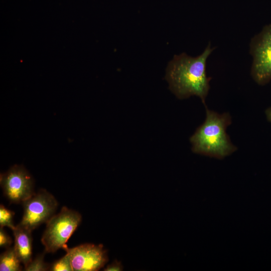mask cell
<instances>
[{
    "instance_id": "6da1fadb",
    "label": "cell",
    "mask_w": 271,
    "mask_h": 271,
    "mask_svg": "<svg viewBox=\"0 0 271 271\" xmlns=\"http://www.w3.org/2000/svg\"><path fill=\"white\" fill-rule=\"evenodd\" d=\"M214 49L209 42L203 53L196 57L182 53L175 55L169 62L165 79L177 98L183 99L195 95L205 105L210 80L206 74V61Z\"/></svg>"
},
{
    "instance_id": "7a4b0ae2",
    "label": "cell",
    "mask_w": 271,
    "mask_h": 271,
    "mask_svg": "<svg viewBox=\"0 0 271 271\" xmlns=\"http://www.w3.org/2000/svg\"><path fill=\"white\" fill-rule=\"evenodd\" d=\"M205 107V120L190 139L192 150L196 154L222 159L237 150L226 132L231 123V116L228 112L219 114Z\"/></svg>"
},
{
    "instance_id": "3957f363",
    "label": "cell",
    "mask_w": 271,
    "mask_h": 271,
    "mask_svg": "<svg viewBox=\"0 0 271 271\" xmlns=\"http://www.w3.org/2000/svg\"><path fill=\"white\" fill-rule=\"evenodd\" d=\"M82 220L81 214L66 206L54 215L46 223L41 238L45 253H54L59 249H65L66 244Z\"/></svg>"
},
{
    "instance_id": "277c9868",
    "label": "cell",
    "mask_w": 271,
    "mask_h": 271,
    "mask_svg": "<svg viewBox=\"0 0 271 271\" xmlns=\"http://www.w3.org/2000/svg\"><path fill=\"white\" fill-rule=\"evenodd\" d=\"M249 53L252 57L251 77L258 85H265L271 80V24L251 38Z\"/></svg>"
},
{
    "instance_id": "5b68a950",
    "label": "cell",
    "mask_w": 271,
    "mask_h": 271,
    "mask_svg": "<svg viewBox=\"0 0 271 271\" xmlns=\"http://www.w3.org/2000/svg\"><path fill=\"white\" fill-rule=\"evenodd\" d=\"M22 204L24 213L19 224L32 231L55 215L58 203L52 194L41 189Z\"/></svg>"
},
{
    "instance_id": "8992f818",
    "label": "cell",
    "mask_w": 271,
    "mask_h": 271,
    "mask_svg": "<svg viewBox=\"0 0 271 271\" xmlns=\"http://www.w3.org/2000/svg\"><path fill=\"white\" fill-rule=\"evenodd\" d=\"M0 183L5 196L12 203L22 204L35 193L33 178L22 165H15L1 174Z\"/></svg>"
},
{
    "instance_id": "52a82bcc",
    "label": "cell",
    "mask_w": 271,
    "mask_h": 271,
    "mask_svg": "<svg viewBox=\"0 0 271 271\" xmlns=\"http://www.w3.org/2000/svg\"><path fill=\"white\" fill-rule=\"evenodd\" d=\"M69 258L73 271H97L108 260L107 250L103 244L86 243L64 249Z\"/></svg>"
},
{
    "instance_id": "ba28073f",
    "label": "cell",
    "mask_w": 271,
    "mask_h": 271,
    "mask_svg": "<svg viewBox=\"0 0 271 271\" xmlns=\"http://www.w3.org/2000/svg\"><path fill=\"white\" fill-rule=\"evenodd\" d=\"M13 231L15 237L14 247L21 263L25 267L33 259L32 231L19 224Z\"/></svg>"
},
{
    "instance_id": "9c48e42d",
    "label": "cell",
    "mask_w": 271,
    "mask_h": 271,
    "mask_svg": "<svg viewBox=\"0 0 271 271\" xmlns=\"http://www.w3.org/2000/svg\"><path fill=\"white\" fill-rule=\"evenodd\" d=\"M21 261L15 248L10 247L0 256L1 271H20L22 270Z\"/></svg>"
},
{
    "instance_id": "30bf717a",
    "label": "cell",
    "mask_w": 271,
    "mask_h": 271,
    "mask_svg": "<svg viewBox=\"0 0 271 271\" xmlns=\"http://www.w3.org/2000/svg\"><path fill=\"white\" fill-rule=\"evenodd\" d=\"M45 252L38 254L34 259L25 267L26 271H46L49 269L50 265L44 261Z\"/></svg>"
},
{
    "instance_id": "8fae6325",
    "label": "cell",
    "mask_w": 271,
    "mask_h": 271,
    "mask_svg": "<svg viewBox=\"0 0 271 271\" xmlns=\"http://www.w3.org/2000/svg\"><path fill=\"white\" fill-rule=\"evenodd\" d=\"M15 212L6 208L3 204L0 205V226L8 227L13 230L15 226L13 221Z\"/></svg>"
},
{
    "instance_id": "7c38bea8",
    "label": "cell",
    "mask_w": 271,
    "mask_h": 271,
    "mask_svg": "<svg viewBox=\"0 0 271 271\" xmlns=\"http://www.w3.org/2000/svg\"><path fill=\"white\" fill-rule=\"evenodd\" d=\"M49 270L73 271L69 257L67 254L50 265Z\"/></svg>"
},
{
    "instance_id": "4fadbf2b",
    "label": "cell",
    "mask_w": 271,
    "mask_h": 271,
    "mask_svg": "<svg viewBox=\"0 0 271 271\" xmlns=\"http://www.w3.org/2000/svg\"><path fill=\"white\" fill-rule=\"evenodd\" d=\"M12 242L11 237L7 234L3 227H1L0 246L7 249L10 247Z\"/></svg>"
},
{
    "instance_id": "5bb4252c",
    "label": "cell",
    "mask_w": 271,
    "mask_h": 271,
    "mask_svg": "<svg viewBox=\"0 0 271 271\" xmlns=\"http://www.w3.org/2000/svg\"><path fill=\"white\" fill-rule=\"evenodd\" d=\"M123 269L121 262L117 260H114L111 264H108L103 270L105 271H120Z\"/></svg>"
},
{
    "instance_id": "9a60e30c",
    "label": "cell",
    "mask_w": 271,
    "mask_h": 271,
    "mask_svg": "<svg viewBox=\"0 0 271 271\" xmlns=\"http://www.w3.org/2000/svg\"><path fill=\"white\" fill-rule=\"evenodd\" d=\"M265 113L267 120L271 122V107L268 108Z\"/></svg>"
}]
</instances>
